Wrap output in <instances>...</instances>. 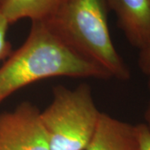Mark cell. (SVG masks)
<instances>
[{"label":"cell","instance_id":"6da1fadb","mask_svg":"<svg viewBox=\"0 0 150 150\" xmlns=\"http://www.w3.org/2000/svg\"><path fill=\"white\" fill-rule=\"evenodd\" d=\"M56 77L108 79L106 72L64 43L44 21H33L26 39L0 67V104L22 88Z\"/></svg>","mask_w":150,"mask_h":150},{"label":"cell","instance_id":"7a4b0ae2","mask_svg":"<svg viewBox=\"0 0 150 150\" xmlns=\"http://www.w3.org/2000/svg\"><path fill=\"white\" fill-rule=\"evenodd\" d=\"M108 9L107 0H66L44 22L70 49L110 79L128 81L131 72L112 43Z\"/></svg>","mask_w":150,"mask_h":150},{"label":"cell","instance_id":"3957f363","mask_svg":"<svg viewBox=\"0 0 150 150\" xmlns=\"http://www.w3.org/2000/svg\"><path fill=\"white\" fill-rule=\"evenodd\" d=\"M100 114L88 84L54 86L51 102L40 111L50 150H85Z\"/></svg>","mask_w":150,"mask_h":150},{"label":"cell","instance_id":"277c9868","mask_svg":"<svg viewBox=\"0 0 150 150\" xmlns=\"http://www.w3.org/2000/svg\"><path fill=\"white\" fill-rule=\"evenodd\" d=\"M0 150H50L36 105L24 101L0 113Z\"/></svg>","mask_w":150,"mask_h":150},{"label":"cell","instance_id":"5b68a950","mask_svg":"<svg viewBox=\"0 0 150 150\" xmlns=\"http://www.w3.org/2000/svg\"><path fill=\"white\" fill-rule=\"evenodd\" d=\"M119 28L139 51L150 45V0H107Z\"/></svg>","mask_w":150,"mask_h":150},{"label":"cell","instance_id":"8992f818","mask_svg":"<svg viewBox=\"0 0 150 150\" xmlns=\"http://www.w3.org/2000/svg\"><path fill=\"white\" fill-rule=\"evenodd\" d=\"M85 150H139L137 124L101 112L95 132Z\"/></svg>","mask_w":150,"mask_h":150},{"label":"cell","instance_id":"52a82bcc","mask_svg":"<svg viewBox=\"0 0 150 150\" xmlns=\"http://www.w3.org/2000/svg\"><path fill=\"white\" fill-rule=\"evenodd\" d=\"M66 0H4L2 10L12 24L21 19L45 21L58 11Z\"/></svg>","mask_w":150,"mask_h":150},{"label":"cell","instance_id":"ba28073f","mask_svg":"<svg viewBox=\"0 0 150 150\" xmlns=\"http://www.w3.org/2000/svg\"><path fill=\"white\" fill-rule=\"evenodd\" d=\"M9 25L2 10V4H0V61L5 60L13 52L12 45L7 37Z\"/></svg>","mask_w":150,"mask_h":150},{"label":"cell","instance_id":"9c48e42d","mask_svg":"<svg viewBox=\"0 0 150 150\" xmlns=\"http://www.w3.org/2000/svg\"><path fill=\"white\" fill-rule=\"evenodd\" d=\"M139 150H150V133L144 123L137 124Z\"/></svg>","mask_w":150,"mask_h":150},{"label":"cell","instance_id":"30bf717a","mask_svg":"<svg viewBox=\"0 0 150 150\" xmlns=\"http://www.w3.org/2000/svg\"><path fill=\"white\" fill-rule=\"evenodd\" d=\"M139 67L143 74L150 76V45L139 51Z\"/></svg>","mask_w":150,"mask_h":150},{"label":"cell","instance_id":"8fae6325","mask_svg":"<svg viewBox=\"0 0 150 150\" xmlns=\"http://www.w3.org/2000/svg\"><path fill=\"white\" fill-rule=\"evenodd\" d=\"M148 86H149V91L150 94V76H149V83H148ZM144 120L145 122L144 123L145 124L147 129L149 130V132L150 133V96H149V103H148V106L147 108L145 110L144 112Z\"/></svg>","mask_w":150,"mask_h":150},{"label":"cell","instance_id":"7c38bea8","mask_svg":"<svg viewBox=\"0 0 150 150\" xmlns=\"http://www.w3.org/2000/svg\"><path fill=\"white\" fill-rule=\"evenodd\" d=\"M4 0H0V4H3V3H4Z\"/></svg>","mask_w":150,"mask_h":150}]
</instances>
